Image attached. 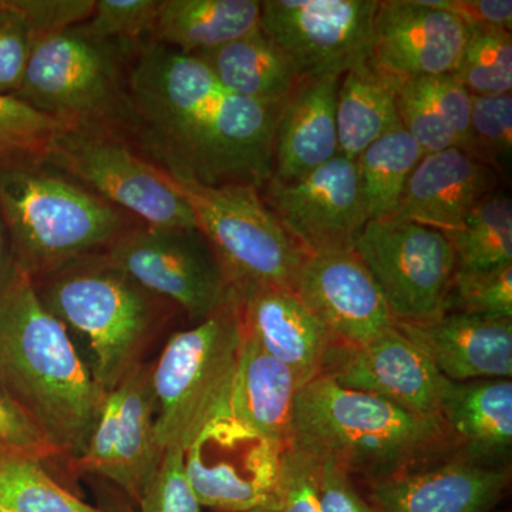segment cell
<instances>
[{"label": "cell", "mask_w": 512, "mask_h": 512, "mask_svg": "<svg viewBox=\"0 0 512 512\" xmlns=\"http://www.w3.org/2000/svg\"><path fill=\"white\" fill-rule=\"evenodd\" d=\"M128 141L183 183L264 187L282 107L231 92L194 56L146 43L128 66Z\"/></svg>", "instance_id": "obj_1"}, {"label": "cell", "mask_w": 512, "mask_h": 512, "mask_svg": "<svg viewBox=\"0 0 512 512\" xmlns=\"http://www.w3.org/2000/svg\"><path fill=\"white\" fill-rule=\"evenodd\" d=\"M190 205L195 224L220 258L232 286H271L292 291L305 252L269 210L261 188L220 187L171 178Z\"/></svg>", "instance_id": "obj_8"}, {"label": "cell", "mask_w": 512, "mask_h": 512, "mask_svg": "<svg viewBox=\"0 0 512 512\" xmlns=\"http://www.w3.org/2000/svg\"><path fill=\"white\" fill-rule=\"evenodd\" d=\"M322 376L345 389L382 397L409 412L439 416L440 373L396 328L362 346L336 342L323 363Z\"/></svg>", "instance_id": "obj_18"}, {"label": "cell", "mask_w": 512, "mask_h": 512, "mask_svg": "<svg viewBox=\"0 0 512 512\" xmlns=\"http://www.w3.org/2000/svg\"><path fill=\"white\" fill-rule=\"evenodd\" d=\"M292 292L342 345H366L394 328L379 285L353 251L306 256Z\"/></svg>", "instance_id": "obj_16"}, {"label": "cell", "mask_w": 512, "mask_h": 512, "mask_svg": "<svg viewBox=\"0 0 512 512\" xmlns=\"http://www.w3.org/2000/svg\"><path fill=\"white\" fill-rule=\"evenodd\" d=\"M471 99L473 96L453 74L396 82L400 124L417 141L424 156L448 148L466 150Z\"/></svg>", "instance_id": "obj_28"}, {"label": "cell", "mask_w": 512, "mask_h": 512, "mask_svg": "<svg viewBox=\"0 0 512 512\" xmlns=\"http://www.w3.org/2000/svg\"><path fill=\"white\" fill-rule=\"evenodd\" d=\"M66 128L13 94H0V167L47 158Z\"/></svg>", "instance_id": "obj_34"}, {"label": "cell", "mask_w": 512, "mask_h": 512, "mask_svg": "<svg viewBox=\"0 0 512 512\" xmlns=\"http://www.w3.org/2000/svg\"><path fill=\"white\" fill-rule=\"evenodd\" d=\"M453 76L466 87L471 96L511 93V32L468 29L467 42Z\"/></svg>", "instance_id": "obj_33"}, {"label": "cell", "mask_w": 512, "mask_h": 512, "mask_svg": "<svg viewBox=\"0 0 512 512\" xmlns=\"http://www.w3.org/2000/svg\"><path fill=\"white\" fill-rule=\"evenodd\" d=\"M138 47L92 39L74 29L37 37L13 96L67 127L128 140V66Z\"/></svg>", "instance_id": "obj_7"}, {"label": "cell", "mask_w": 512, "mask_h": 512, "mask_svg": "<svg viewBox=\"0 0 512 512\" xmlns=\"http://www.w3.org/2000/svg\"><path fill=\"white\" fill-rule=\"evenodd\" d=\"M140 512H202L184 467V451H164L160 466L138 501Z\"/></svg>", "instance_id": "obj_39"}, {"label": "cell", "mask_w": 512, "mask_h": 512, "mask_svg": "<svg viewBox=\"0 0 512 512\" xmlns=\"http://www.w3.org/2000/svg\"><path fill=\"white\" fill-rule=\"evenodd\" d=\"M446 312L512 319V264L483 271H456Z\"/></svg>", "instance_id": "obj_36"}, {"label": "cell", "mask_w": 512, "mask_h": 512, "mask_svg": "<svg viewBox=\"0 0 512 512\" xmlns=\"http://www.w3.org/2000/svg\"><path fill=\"white\" fill-rule=\"evenodd\" d=\"M18 272V266L15 264L12 249H10L8 232H6L5 224L0 217V295L9 288Z\"/></svg>", "instance_id": "obj_45"}, {"label": "cell", "mask_w": 512, "mask_h": 512, "mask_svg": "<svg viewBox=\"0 0 512 512\" xmlns=\"http://www.w3.org/2000/svg\"><path fill=\"white\" fill-rule=\"evenodd\" d=\"M508 464H485L463 454L370 485L380 512H490L510 487Z\"/></svg>", "instance_id": "obj_19"}, {"label": "cell", "mask_w": 512, "mask_h": 512, "mask_svg": "<svg viewBox=\"0 0 512 512\" xmlns=\"http://www.w3.org/2000/svg\"><path fill=\"white\" fill-rule=\"evenodd\" d=\"M33 37L23 20L0 0V94H15L25 77Z\"/></svg>", "instance_id": "obj_41"}, {"label": "cell", "mask_w": 512, "mask_h": 512, "mask_svg": "<svg viewBox=\"0 0 512 512\" xmlns=\"http://www.w3.org/2000/svg\"><path fill=\"white\" fill-rule=\"evenodd\" d=\"M379 0H266L259 29L306 79L343 76L366 63Z\"/></svg>", "instance_id": "obj_13"}, {"label": "cell", "mask_w": 512, "mask_h": 512, "mask_svg": "<svg viewBox=\"0 0 512 512\" xmlns=\"http://www.w3.org/2000/svg\"><path fill=\"white\" fill-rule=\"evenodd\" d=\"M336 74L306 79L279 111L272 147V178L305 177L339 154Z\"/></svg>", "instance_id": "obj_23"}, {"label": "cell", "mask_w": 512, "mask_h": 512, "mask_svg": "<svg viewBox=\"0 0 512 512\" xmlns=\"http://www.w3.org/2000/svg\"><path fill=\"white\" fill-rule=\"evenodd\" d=\"M0 217L15 264L32 281L106 251L137 221L46 158L0 167Z\"/></svg>", "instance_id": "obj_5"}, {"label": "cell", "mask_w": 512, "mask_h": 512, "mask_svg": "<svg viewBox=\"0 0 512 512\" xmlns=\"http://www.w3.org/2000/svg\"><path fill=\"white\" fill-rule=\"evenodd\" d=\"M25 23L33 40L82 25L92 16L96 0H5Z\"/></svg>", "instance_id": "obj_40"}, {"label": "cell", "mask_w": 512, "mask_h": 512, "mask_svg": "<svg viewBox=\"0 0 512 512\" xmlns=\"http://www.w3.org/2000/svg\"><path fill=\"white\" fill-rule=\"evenodd\" d=\"M437 409L458 453L480 463L507 464L512 444L511 379L453 382L440 375Z\"/></svg>", "instance_id": "obj_24"}, {"label": "cell", "mask_w": 512, "mask_h": 512, "mask_svg": "<svg viewBox=\"0 0 512 512\" xmlns=\"http://www.w3.org/2000/svg\"><path fill=\"white\" fill-rule=\"evenodd\" d=\"M468 37L453 13L427 0H383L373 22L369 62L390 79L453 74Z\"/></svg>", "instance_id": "obj_17"}, {"label": "cell", "mask_w": 512, "mask_h": 512, "mask_svg": "<svg viewBox=\"0 0 512 512\" xmlns=\"http://www.w3.org/2000/svg\"><path fill=\"white\" fill-rule=\"evenodd\" d=\"M103 252L138 285L173 303L192 323L217 312L234 291L220 258L198 228H157L136 222Z\"/></svg>", "instance_id": "obj_10"}, {"label": "cell", "mask_w": 512, "mask_h": 512, "mask_svg": "<svg viewBox=\"0 0 512 512\" xmlns=\"http://www.w3.org/2000/svg\"><path fill=\"white\" fill-rule=\"evenodd\" d=\"M231 92L282 107L306 77L261 29L198 56Z\"/></svg>", "instance_id": "obj_27"}, {"label": "cell", "mask_w": 512, "mask_h": 512, "mask_svg": "<svg viewBox=\"0 0 512 512\" xmlns=\"http://www.w3.org/2000/svg\"><path fill=\"white\" fill-rule=\"evenodd\" d=\"M0 454L46 461L60 457L56 448L0 392Z\"/></svg>", "instance_id": "obj_42"}, {"label": "cell", "mask_w": 512, "mask_h": 512, "mask_svg": "<svg viewBox=\"0 0 512 512\" xmlns=\"http://www.w3.org/2000/svg\"><path fill=\"white\" fill-rule=\"evenodd\" d=\"M495 190L498 174L493 168L463 150L448 148L423 157L389 220L414 222L450 234Z\"/></svg>", "instance_id": "obj_22"}, {"label": "cell", "mask_w": 512, "mask_h": 512, "mask_svg": "<svg viewBox=\"0 0 512 512\" xmlns=\"http://www.w3.org/2000/svg\"><path fill=\"white\" fill-rule=\"evenodd\" d=\"M319 464V501L322 512H380L357 490L355 480L342 468Z\"/></svg>", "instance_id": "obj_43"}, {"label": "cell", "mask_w": 512, "mask_h": 512, "mask_svg": "<svg viewBox=\"0 0 512 512\" xmlns=\"http://www.w3.org/2000/svg\"><path fill=\"white\" fill-rule=\"evenodd\" d=\"M399 126L393 79L369 60L340 77L336 97L340 156L356 161L373 141Z\"/></svg>", "instance_id": "obj_29"}, {"label": "cell", "mask_w": 512, "mask_h": 512, "mask_svg": "<svg viewBox=\"0 0 512 512\" xmlns=\"http://www.w3.org/2000/svg\"><path fill=\"white\" fill-rule=\"evenodd\" d=\"M160 0H96L92 16L73 28L104 42L143 46L150 43Z\"/></svg>", "instance_id": "obj_37"}, {"label": "cell", "mask_w": 512, "mask_h": 512, "mask_svg": "<svg viewBox=\"0 0 512 512\" xmlns=\"http://www.w3.org/2000/svg\"><path fill=\"white\" fill-rule=\"evenodd\" d=\"M429 5L457 16L467 29H498L511 32V0H427Z\"/></svg>", "instance_id": "obj_44"}, {"label": "cell", "mask_w": 512, "mask_h": 512, "mask_svg": "<svg viewBox=\"0 0 512 512\" xmlns=\"http://www.w3.org/2000/svg\"><path fill=\"white\" fill-rule=\"evenodd\" d=\"M151 367L150 360L134 367L106 393L86 446L69 460L76 473L109 481L136 504L164 456Z\"/></svg>", "instance_id": "obj_12"}, {"label": "cell", "mask_w": 512, "mask_h": 512, "mask_svg": "<svg viewBox=\"0 0 512 512\" xmlns=\"http://www.w3.org/2000/svg\"><path fill=\"white\" fill-rule=\"evenodd\" d=\"M286 447L222 414L184 451V467L202 508L252 512L274 491Z\"/></svg>", "instance_id": "obj_14"}, {"label": "cell", "mask_w": 512, "mask_h": 512, "mask_svg": "<svg viewBox=\"0 0 512 512\" xmlns=\"http://www.w3.org/2000/svg\"><path fill=\"white\" fill-rule=\"evenodd\" d=\"M47 311L83 340L84 362L103 392L146 355L177 308L138 285L104 252L83 256L32 281Z\"/></svg>", "instance_id": "obj_4"}, {"label": "cell", "mask_w": 512, "mask_h": 512, "mask_svg": "<svg viewBox=\"0 0 512 512\" xmlns=\"http://www.w3.org/2000/svg\"><path fill=\"white\" fill-rule=\"evenodd\" d=\"M289 446L369 484L458 453L440 416L409 412L322 375L296 394Z\"/></svg>", "instance_id": "obj_3"}, {"label": "cell", "mask_w": 512, "mask_h": 512, "mask_svg": "<svg viewBox=\"0 0 512 512\" xmlns=\"http://www.w3.org/2000/svg\"><path fill=\"white\" fill-rule=\"evenodd\" d=\"M256 0H160L150 43L198 57L259 28Z\"/></svg>", "instance_id": "obj_26"}, {"label": "cell", "mask_w": 512, "mask_h": 512, "mask_svg": "<svg viewBox=\"0 0 512 512\" xmlns=\"http://www.w3.org/2000/svg\"><path fill=\"white\" fill-rule=\"evenodd\" d=\"M46 160L141 224L197 228L170 175L119 134L67 127Z\"/></svg>", "instance_id": "obj_9"}, {"label": "cell", "mask_w": 512, "mask_h": 512, "mask_svg": "<svg viewBox=\"0 0 512 512\" xmlns=\"http://www.w3.org/2000/svg\"><path fill=\"white\" fill-rule=\"evenodd\" d=\"M456 271H483L512 264V201L504 190L483 198L456 231L446 234Z\"/></svg>", "instance_id": "obj_31"}, {"label": "cell", "mask_w": 512, "mask_h": 512, "mask_svg": "<svg viewBox=\"0 0 512 512\" xmlns=\"http://www.w3.org/2000/svg\"><path fill=\"white\" fill-rule=\"evenodd\" d=\"M244 342L235 291L217 312L165 342L151 367L157 439L163 450H187L202 430L229 412Z\"/></svg>", "instance_id": "obj_6"}, {"label": "cell", "mask_w": 512, "mask_h": 512, "mask_svg": "<svg viewBox=\"0 0 512 512\" xmlns=\"http://www.w3.org/2000/svg\"><path fill=\"white\" fill-rule=\"evenodd\" d=\"M302 383L291 367L266 353L244 332L229 414L266 439L288 447Z\"/></svg>", "instance_id": "obj_25"}, {"label": "cell", "mask_w": 512, "mask_h": 512, "mask_svg": "<svg viewBox=\"0 0 512 512\" xmlns=\"http://www.w3.org/2000/svg\"><path fill=\"white\" fill-rule=\"evenodd\" d=\"M394 323L448 380L511 379L512 319L446 312L427 322Z\"/></svg>", "instance_id": "obj_20"}, {"label": "cell", "mask_w": 512, "mask_h": 512, "mask_svg": "<svg viewBox=\"0 0 512 512\" xmlns=\"http://www.w3.org/2000/svg\"><path fill=\"white\" fill-rule=\"evenodd\" d=\"M261 195L308 256L353 251L369 222L356 161L340 154L298 180L269 178Z\"/></svg>", "instance_id": "obj_15"}, {"label": "cell", "mask_w": 512, "mask_h": 512, "mask_svg": "<svg viewBox=\"0 0 512 512\" xmlns=\"http://www.w3.org/2000/svg\"><path fill=\"white\" fill-rule=\"evenodd\" d=\"M464 153L505 173L512 153V94L473 96Z\"/></svg>", "instance_id": "obj_35"}, {"label": "cell", "mask_w": 512, "mask_h": 512, "mask_svg": "<svg viewBox=\"0 0 512 512\" xmlns=\"http://www.w3.org/2000/svg\"><path fill=\"white\" fill-rule=\"evenodd\" d=\"M353 252L373 275L394 322L443 315L456 254L446 234L409 221H369Z\"/></svg>", "instance_id": "obj_11"}, {"label": "cell", "mask_w": 512, "mask_h": 512, "mask_svg": "<svg viewBox=\"0 0 512 512\" xmlns=\"http://www.w3.org/2000/svg\"><path fill=\"white\" fill-rule=\"evenodd\" d=\"M0 392L69 460L82 453L106 397L20 271L0 295Z\"/></svg>", "instance_id": "obj_2"}, {"label": "cell", "mask_w": 512, "mask_h": 512, "mask_svg": "<svg viewBox=\"0 0 512 512\" xmlns=\"http://www.w3.org/2000/svg\"><path fill=\"white\" fill-rule=\"evenodd\" d=\"M423 157V150L403 126L383 134L362 151L356 158V170L367 220L393 217Z\"/></svg>", "instance_id": "obj_30"}, {"label": "cell", "mask_w": 512, "mask_h": 512, "mask_svg": "<svg viewBox=\"0 0 512 512\" xmlns=\"http://www.w3.org/2000/svg\"><path fill=\"white\" fill-rule=\"evenodd\" d=\"M237 295L242 328L279 362L291 367L302 386L322 373L336 340L332 333L288 289L232 286Z\"/></svg>", "instance_id": "obj_21"}, {"label": "cell", "mask_w": 512, "mask_h": 512, "mask_svg": "<svg viewBox=\"0 0 512 512\" xmlns=\"http://www.w3.org/2000/svg\"><path fill=\"white\" fill-rule=\"evenodd\" d=\"M0 512H107L50 476L43 461L0 454Z\"/></svg>", "instance_id": "obj_32"}, {"label": "cell", "mask_w": 512, "mask_h": 512, "mask_svg": "<svg viewBox=\"0 0 512 512\" xmlns=\"http://www.w3.org/2000/svg\"><path fill=\"white\" fill-rule=\"evenodd\" d=\"M252 512H322L319 501V464L288 446L271 497Z\"/></svg>", "instance_id": "obj_38"}]
</instances>
